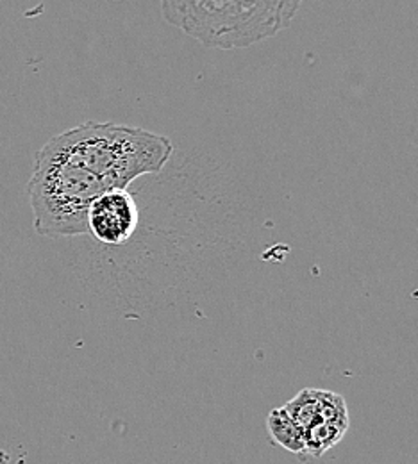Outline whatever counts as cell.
<instances>
[{
	"instance_id": "6",
	"label": "cell",
	"mask_w": 418,
	"mask_h": 464,
	"mask_svg": "<svg viewBox=\"0 0 418 464\" xmlns=\"http://www.w3.org/2000/svg\"><path fill=\"white\" fill-rule=\"evenodd\" d=\"M322 395H324V390L306 388L285 406L287 412L292 416V420L299 425L302 430H306L309 427V423L313 421V418L316 416V412L320 409V402H322Z\"/></svg>"
},
{
	"instance_id": "2",
	"label": "cell",
	"mask_w": 418,
	"mask_h": 464,
	"mask_svg": "<svg viewBox=\"0 0 418 464\" xmlns=\"http://www.w3.org/2000/svg\"><path fill=\"white\" fill-rule=\"evenodd\" d=\"M112 184L56 140L36 154L27 197L34 229L45 237L88 234V209Z\"/></svg>"
},
{
	"instance_id": "4",
	"label": "cell",
	"mask_w": 418,
	"mask_h": 464,
	"mask_svg": "<svg viewBox=\"0 0 418 464\" xmlns=\"http://www.w3.org/2000/svg\"><path fill=\"white\" fill-rule=\"evenodd\" d=\"M349 430V411L345 399L335 392L324 390L320 409L309 427L304 430L306 456L320 458L331 447L338 445Z\"/></svg>"
},
{
	"instance_id": "7",
	"label": "cell",
	"mask_w": 418,
	"mask_h": 464,
	"mask_svg": "<svg viewBox=\"0 0 418 464\" xmlns=\"http://www.w3.org/2000/svg\"><path fill=\"white\" fill-rule=\"evenodd\" d=\"M9 463V458H7V454H4V452H0V464H7Z\"/></svg>"
},
{
	"instance_id": "3",
	"label": "cell",
	"mask_w": 418,
	"mask_h": 464,
	"mask_svg": "<svg viewBox=\"0 0 418 464\" xmlns=\"http://www.w3.org/2000/svg\"><path fill=\"white\" fill-rule=\"evenodd\" d=\"M138 204L127 188L102 193L88 209V234L110 246L125 245L138 229Z\"/></svg>"
},
{
	"instance_id": "1",
	"label": "cell",
	"mask_w": 418,
	"mask_h": 464,
	"mask_svg": "<svg viewBox=\"0 0 418 464\" xmlns=\"http://www.w3.org/2000/svg\"><path fill=\"white\" fill-rule=\"evenodd\" d=\"M302 0H160L167 24L208 49H247L285 31Z\"/></svg>"
},
{
	"instance_id": "5",
	"label": "cell",
	"mask_w": 418,
	"mask_h": 464,
	"mask_svg": "<svg viewBox=\"0 0 418 464\" xmlns=\"http://www.w3.org/2000/svg\"><path fill=\"white\" fill-rule=\"evenodd\" d=\"M267 429L274 443L283 447L285 450L306 456V438L304 430L292 420L285 407L272 409L267 418Z\"/></svg>"
}]
</instances>
